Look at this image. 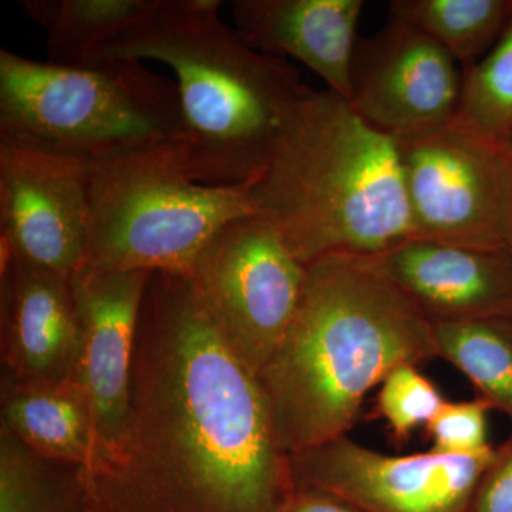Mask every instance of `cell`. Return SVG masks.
<instances>
[{"label": "cell", "mask_w": 512, "mask_h": 512, "mask_svg": "<svg viewBox=\"0 0 512 512\" xmlns=\"http://www.w3.org/2000/svg\"><path fill=\"white\" fill-rule=\"evenodd\" d=\"M508 177V248L512 251V140L505 147Z\"/></svg>", "instance_id": "obj_26"}, {"label": "cell", "mask_w": 512, "mask_h": 512, "mask_svg": "<svg viewBox=\"0 0 512 512\" xmlns=\"http://www.w3.org/2000/svg\"><path fill=\"white\" fill-rule=\"evenodd\" d=\"M254 214L247 185L195 181L181 143L101 161L90 168L83 266L188 276L218 229Z\"/></svg>", "instance_id": "obj_6"}, {"label": "cell", "mask_w": 512, "mask_h": 512, "mask_svg": "<svg viewBox=\"0 0 512 512\" xmlns=\"http://www.w3.org/2000/svg\"><path fill=\"white\" fill-rule=\"evenodd\" d=\"M491 407L477 397L471 402L444 403L439 413L427 424L430 450L441 454L483 453L488 443V412Z\"/></svg>", "instance_id": "obj_23"}, {"label": "cell", "mask_w": 512, "mask_h": 512, "mask_svg": "<svg viewBox=\"0 0 512 512\" xmlns=\"http://www.w3.org/2000/svg\"><path fill=\"white\" fill-rule=\"evenodd\" d=\"M187 278L229 348L258 376L295 315L306 265L254 214L218 229Z\"/></svg>", "instance_id": "obj_7"}, {"label": "cell", "mask_w": 512, "mask_h": 512, "mask_svg": "<svg viewBox=\"0 0 512 512\" xmlns=\"http://www.w3.org/2000/svg\"><path fill=\"white\" fill-rule=\"evenodd\" d=\"M0 512H104L89 468L40 456L0 430Z\"/></svg>", "instance_id": "obj_17"}, {"label": "cell", "mask_w": 512, "mask_h": 512, "mask_svg": "<svg viewBox=\"0 0 512 512\" xmlns=\"http://www.w3.org/2000/svg\"><path fill=\"white\" fill-rule=\"evenodd\" d=\"M92 164L0 144V251L73 275L86 258Z\"/></svg>", "instance_id": "obj_11"}, {"label": "cell", "mask_w": 512, "mask_h": 512, "mask_svg": "<svg viewBox=\"0 0 512 512\" xmlns=\"http://www.w3.org/2000/svg\"><path fill=\"white\" fill-rule=\"evenodd\" d=\"M389 16L439 43L466 74L503 35L512 0H394Z\"/></svg>", "instance_id": "obj_19"}, {"label": "cell", "mask_w": 512, "mask_h": 512, "mask_svg": "<svg viewBox=\"0 0 512 512\" xmlns=\"http://www.w3.org/2000/svg\"><path fill=\"white\" fill-rule=\"evenodd\" d=\"M457 120L497 146L512 140V18L493 49L463 74Z\"/></svg>", "instance_id": "obj_21"}, {"label": "cell", "mask_w": 512, "mask_h": 512, "mask_svg": "<svg viewBox=\"0 0 512 512\" xmlns=\"http://www.w3.org/2000/svg\"><path fill=\"white\" fill-rule=\"evenodd\" d=\"M220 0H158L94 60H156L175 74L185 168L198 183L245 187L264 170L296 107L312 92L284 57L249 47ZM89 62V63H90Z\"/></svg>", "instance_id": "obj_3"}, {"label": "cell", "mask_w": 512, "mask_h": 512, "mask_svg": "<svg viewBox=\"0 0 512 512\" xmlns=\"http://www.w3.org/2000/svg\"><path fill=\"white\" fill-rule=\"evenodd\" d=\"M158 0H25L26 15L47 33V60L59 66L89 63L111 40L133 28Z\"/></svg>", "instance_id": "obj_18"}, {"label": "cell", "mask_w": 512, "mask_h": 512, "mask_svg": "<svg viewBox=\"0 0 512 512\" xmlns=\"http://www.w3.org/2000/svg\"><path fill=\"white\" fill-rule=\"evenodd\" d=\"M363 0H235L234 29L256 52L308 66L330 92L349 100L350 70Z\"/></svg>", "instance_id": "obj_15"}, {"label": "cell", "mask_w": 512, "mask_h": 512, "mask_svg": "<svg viewBox=\"0 0 512 512\" xmlns=\"http://www.w3.org/2000/svg\"><path fill=\"white\" fill-rule=\"evenodd\" d=\"M349 103L366 123L393 140L430 133L457 119L463 72L431 37L390 18L357 39Z\"/></svg>", "instance_id": "obj_10"}, {"label": "cell", "mask_w": 512, "mask_h": 512, "mask_svg": "<svg viewBox=\"0 0 512 512\" xmlns=\"http://www.w3.org/2000/svg\"><path fill=\"white\" fill-rule=\"evenodd\" d=\"M150 275L86 266L72 275L82 336L73 380L86 393L94 414L99 447L96 473L113 456L126 424L138 319Z\"/></svg>", "instance_id": "obj_12"}, {"label": "cell", "mask_w": 512, "mask_h": 512, "mask_svg": "<svg viewBox=\"0 0 512 512\" xmlns=\"http://www.w3.org/2000/svg\"><path fill=\"white\" fill-rule=\"evenodd\" d=\"M394 141L414 238L510 249L505 148L457 119Z\"/></svg>", "instance_id": "obj_8"}, {"label": "cell", "mask_w": 512, "mask_h": 512, "mask_svg": "<svg viewBox=\"0 0 512 512\" xmlns=\"http://www.w3.org/2000/svg\"><path fill=\"white\" fill-rule=\"evenodd\" d=\"M279 512H363L338 495L313 487H295Z\"/></svg>", "instance_id": "obj_25"}, {"label": "cell", "mask_w": 512, "mask_h": 512, "mask_svg": "<svg viewBox=\"0 0 512 512\" xmlns=\"http://www.w3.org/2000/svg\"><path fill=\"white\" fill-rule=\"evenodd\" d=\"M247 188L255 214L303 265L372 258L414 238L396 141L330 90L301 101Z\"/></svg>", "instance_id": "obj_4"}, {"label": "cell", "mask_w": 512, "mask_h": 512, "mask_svg": "<svg viewBox=\"0 0 512 512\" xmlns=\"http://www.w3.org/2000/svg\"><path fill=\"white\" fill-rule=\"evenodd\" d=\"M431 325L512 313V251L412 238L372 256Z\"/></svg>", "instance_id": "obj_13"}, {"label": "cell", "mask_w": 512, "mask_h": 512, "mask_svg": "<svg viewBox=\"0 0 512 512\" xmlns=\"http://www.w3.org/2000/svg\"><path fill=\"white\" fill-rule=\"evenodd\" d=\"M494 447L456 456H387L339 437L289 456L295 487L328 491L363 512H468Z\"/></svg>", "instance_id": "obj_9"}, {"label": "cell", "mask_w": 512, "mask_h": 512, "mask_svg": "<svg viewBox=\"0 0 512 512\" xmlns=\"http://www.w3.org/2000/svg\"><path fill=\"white\" fill-rule=\"evenodd\" d=\"M433 357V325L372 259H316L284 339L256 376L279 447L291 456L348 436L373 387L397 366Z\"/></svg>", "instance_id": "obj_2"}, {"label": "cell", "mask_w": 512, "mask_h": 512, "mask_svg": "<svg viewBox=\"0 0 512 512\" xmlns=\"http://www.w3.org/2000/svg\"><path fill=\"white\" fill-rule=\"evenodd\" d=\"M80 342L72 275L2 255L3 375L73 379Z\"/></svg>", "instance_id": "obj_14"}, {"label": "cell", "mask_w": 512, "mask_h": 512, "mask_svg": "<svg viewBox=\"0 0 512 512\" xmlns=\"http://www.w3.org/2000/svg\"><path fill=\"white\" fill-rule=\"evenodd\" d=\"M93 477L104 512H279L295 488L258 379L187 276L148 278L126 424Z\"/></svg>", "instance_id": "obj_1"}, {"label": "cell", "mask_w": 512, "mask_h": 512, "mask_svg": "<svg viewBox=\"0 0 512 512\" xmlns=\"http://www.w3.org/2000/svg\"><path fill=\"white\" fill-rule=\"evenodd\" d=\"M2 427L40 456L99 468L92 406L79 383L3 375Z\"/></svg>", "instance_id": "obj_16"}, {"label": "cell", "mask_w": 512, "mask_h": 512, "mask_svg": "<svg viewBox=\"0 0 512 512\" xmlns=\"http://www.w3.org/2000/svg\"><path fill=\"white\" fill-rule=\"evenodd\" d=\"M183 141L177 83L144 62L59 66L0 50V144L96 164Z\"/></svg>", "instance_id": "obj_5"}, {"label": "cell", "mask_w": 512, "mask_h": 512, "mask_svg": "<svg viewBox=\"0 0 512 512\" xmlns=\"http://www.w3.org/2000/svg\"><path fill=\"white\" fill-rule=\"evenodd\" d=\"M446 403L439 389L421 375L417 365L404 363L382 382L376 399V414L386 421L392 439L406 443L417 427H426Z\"/></svg>", "instance_id": "obj_22"}, {"label": "cell", "mask_w": 512, "mask_h": 512, "mask_svg": "<svg viewBox=\"0 0 512 512\" xmlns=\"http://www.w3.org/2000/svg\"><path fill=\"white\" fill-rule=\"evenodd\" d=\"M468 512H512V436L495 448Z\"/></svg>", "instance_id": "obj_24"}, {"label": "cell", "mask_w": 512, "mask_h": 512, "mask_svg": "<svg viewBox=\"0 0 512 512\" xmlns=\"http://www.w3.org/2000/svg\"><path fill=\"white\" fill-rule=\"evenodd\" d=\"M437 357L460 370L478 397L512 421V313L433 325Z\"/></svg>", "instance_id": "obj_20"}]
</instances>
